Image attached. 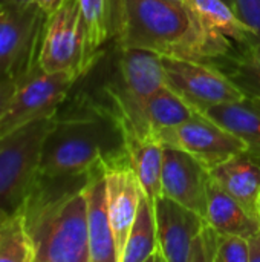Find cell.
Segmentation results:
<instances>
[{
    "mask_svg": "<svg viewBox=\"0 0 260 262\" xmlns=\"http://www.w3.org/2000/svg\"><path fill=\"white\" fill-rule=\"evenodd\" d=\"M115 40L120 49L207 63L228 57L233 48L228 37L207 31L178 0H118Z\"/></svg>",
    "mask_w": 260,
    "mask_h": 262,
    "instance_id": "cell-1",
    "label": "cell"
},
{
    "mask_svg": "<svg viewBox=\"0 0 260 262\" xmlns=\"http://www.w3.org/2000/svg\"><path fill=\"white\" fill-rule=\"evenodd\" d=\"M87 177L37 173L21 206L35 262H90Z\"/></svg>",
    "mask_w": 260,
    "mask_h": 262,
    "instance_id": "cell-2",
    "label": "cell"
},
{
    "mask_svg": "<svg viewBox=\"0 0 260 262\" xmlns=\"http://www.w3.org/2000/svg\"><path fill=\"white\" fill-rule=\"evenodd\" d=\"M123 147V132L107 104L78 95L55 114V124L41 147L38 172L49 177L86 173Z\"/></svg>",
    "mask_w": 260,
    "mask_h": 262,
    "instance_id": "cell-3",
    "label": "cell"
},
{
    "mask_svg": "<svg viewBox=\"0 0 260 262\" xmlns=\"http://www.w3.org/2000/svg\"><path fill=\"white\" fill-rule=\"evenodd\" d=\"M164 86H167V77L159 54L136 48L120 49L116 78L104 92L106 104L116 118L124 140L150 138L146 106Z\"/></svg>",
    "mask_w": 260,
    "mask_h": 262,
    "instance_id": "cell-4",
    "label": "cell"
},
{
    "mask_svg": "<svg viewBox=\"0 0 260 262\" xmlns=\"http://www.w3.org/2000/svg\"><path fill=\"white\" fill-rule=\"evenodd\" d=\"M54 124L55 115L0 137V210L21 209L38 173L44 138Z\"/></svg>",
    "mask_w": 260,
    "mask_h": 262,
    "instance_id": "cell-5",
    "label": "cell"
},
{
    "mask_svg": "<svg viewBox=\"0 0 260 262\" xmlns=\"http://www.w3.org/2000/svg\"><path fill=\"white\" fill-rule=\"evenodd\" d=\"M46 20L37 3H0V80L18 81L38 64Z\"/></svg>",
    "mask_w": 260,
    "mask_h": 262,
    "instance_id": "cell-6",
    "label": "cell"
},
{
    "mask_svg": "<svg viewBox=\"0 0 260 262\" xmlns=\"http://www.w3.org/2000/svg\"><path fill=\"white\" fill-rule=\"evenodd\" d=\"M78 77L67 71L46 72L40 63L18 80L15 92L0 117V137L35 120L54 117L70 95Z\"/></svg>",
    "mask_w": 260,
    "mask_h": 262,
    "instance_id": "cell-7",
    "label": "cell"
},
{
    "mask_svg": "<svg viewBox=\"0 0 260 262\" xmlns=\"http://www.w3.org/2000/svg\"><path fill=\"white\" fill-rule=\"evenodd\" d=\"M38 63L46 72L67 71L75 74L78 80L87 75L80 0H63L48 15Z\"/></svg>",
    "mask_w": 260,
    "mask_h": 262,
    "instance_id": "cell-8",
    "label": "cell"
},
{
    "mask_svg": "<svg viewBox=\"0 0 260 262\" xmlns=\"http://www.w3.org/2000/svg\"><path fill=\"white\" fill-rule=\"evenodd\" d=\"M162 64L167 86L198 112L247 97L228 74L207 61L162 57Z\"/></svg>",
    "mask_w": 260,
    "mask_h": 262,
    "instance_id": "cell-9",
    "label": "cell"
},
{
    "mask_svg": "<svg viewBox=\"0 0 260 262\" xmlns=\"http://www.w3.org/2000/svg\"><path fill=\"white\" fill-rule=\"evenodd\" d=\"M156 140L162 146L187 152L208 170L218 167L233 155L247 150V144L241 138L201 112L181 126L161 132Z\"/></svg>",
    "mask_w": 260,
    "mask_h": 262,
    "instance_id": "cell-10",
    "label": "cell"
},
{
    "mask_svg": "<svg viewBox=\"0 0 260 262\" xmlns=\"http://www.w3.org/2000/svg\"><path fill=\"white\" fill-rule=\"evenodd\" d=\"M103 169L106 175L107 210L113 239L116 246L118 261L124 252L129 232L138 213L141 200L146 196L143 186L132 167L126 147L103 158Z\"/></svg>",
    "mask_w": 260,
    "mask_h": 262,
    "instance_id": "cell-11",
    "label": "cell"
},
{
    "mask_svg": "<svg viewBox=\"0 0 260 262\" xmlns=\"http://www.w3.org/2000/svg\"><path fill=\"white\" fill-rule=\"evenodd\" d=\"M210 170L187 152L164 146L162 154V196H167L205 218Z\"/></svg>",
    "mask_w": 260,
    "mask_h": 262,
    "instance_id": "cell-12",
    "label": "cell"
},
{
    "mask_svg": "<svg viewBox=\"0 0 260 262\" xmlns=\"http://www.w3.org/2000/svg\"><path fill=\"white\" fill-rule=\"evenodd\" d=\"M158 246L166 262H188L193 241L207 220L195 210L159 196L155 203Z\"/></svg>",
    "mask_w": 260,
    "mask_h": 262,
    "instance_id": "cell-13",
    "label": "cell"
},
{
    "mask_svg": "<svg viewBox=\"0 0 260 262\" xmlns=\"http://www.w3.org/2000/svg\"><path fill=\"white\" fill-rule=\"evenodd\" d=\"M84 193L87 201L90 262H120L107 210L106 175L103 163H98L89 170Z\"/></svg>",
    "mask_w": 260,
    "mask_h": 262,
    "instance_id": "cell-14",
    "label": "cell"
},
{
    "mask_svg": "<svg viewBox=\"0 0 260 262\" xmlns=\"http://www.w3.org/2000/svg\"><path fill=\"white\" fill-rule=\"evenodd\" d=\"M210 177L260 223V155L242 150L211 169Z\"/></svg>",
    "mask_w": 260,
    "mask_h": 262,
    "instance_id": "cell-15",
    "label": "cell"
},
{
    "mask_svg": "<svg viewBox=\"0 0 260 262\" xmlns=\"http://www.w3.org/2000/svg\"><path fill=\"white\" fill-rule=\"evenodd\" d=\"M201 114L241 138L250 152L260 155V98L245 97L239 101L211 106Z\"/></svg>",
    "mask_w": 260,
    "mask_h": 262,
    "instance_id": "cell-16",
    "label": "cell"
},
{
    "mask_svg": "<svg viewBox=\"0 0 260 262\" xmlns=\"http://www.w3.org/2000/svg\"><path fill=\"white\" fill-rule=\"evenodd\" d=\"M205 220L221 233L238 235L247 239L260 230L259 221L250 216L247 210L213 180L208 183Z\"/></svg>",
    "mask_w": 260,
    "mask_h": 262,
    "instance_id": "cell-17",
    "label": "cell"
},
{
    "mask_svg": "<svg viewBox=\"0 0 260 262\" xmlns=\"http://www.w3.org/2000/svg\"><path fill=\"white\" fill-rule=\"evenodd\" d=\"M118 0H80L84 25L86 66L90 71L101 55V48L115 37Z\"/></svg>",
    "mask_w": 260,
    "mask_h": 262,
    "instance_id": "cell-18",
    "label": "cell"
},
{
    "mask_svg": "<svg viewBox=\"0 0 260 262\" xmlns=\"http://www.w3.org/2000/svg\"><path fill=\"white\" fill-rule=\"evenodd\" d=\"M124 147L147 200L155 207L156 200L162 196L161 175L164 146L152 138L132 137L124 140Z\"/></svg>",
    "mask_w": 260,
    "mask_h": 262,
    "instance_id": "cell-19",
    "label": "cell"
},
{
    "mask_svg": "<svg viewBox=\"0 0 260 262\" xmlns=\"http://www.w3.org/2000/svg\"><path fill=\"white\" fill-rule=\"evenodd\" d=\"M198 21L210 32L221 34L241 45L257 41L253 31L244 25L233 8L224 0H184Z\"/></svg>",
    "mask_w": 260,
    "mask_h": 262,
    "instance_id": "cell-20",
    "label": "cell"
},
{
    "mask_svg": "<svg viewBox=\"0 0 260 262\" xmlns=\"http://www.w3.org/2000/svg\"><path fill=\"white\" fill-rule=\"evenodd\" d=\"M166 262L158 246L155 207L147 196L139 203L136 218L129 232L120 262Z\"/></svg>",
    "mask_w": 260,
    "mask_h": 262,
    "instance_id": "cell-21",
    "label": "cell"
},
{
    "mask_svg": "<svg viewBox=\"0 0 260 262\" xmlns=\"http://www.w3.org/2000/svg\"><path fill=\"white\" fill-rule=\"evenodd\" d=\"M195 114H198L195 107L169 86H164L147 101L146 106V121L150 138L156 140L161 132L181 126Z\"/></svg>",
    "mask_w": 260,
    "mask_h": 262,
    "instance_id": "cell-22",
    "label": "cell"
},
{
    "mask_svg": "<svg viewBox=\"0 0 260 262\" xmlns=\"http://www.w3.org/2000/svg\"><path fill=\"white\" fill-rule=\"evenodd\" d=\"M0 262H35L25 215L20 210H0Z\"/></svg>",
    "mask_w": 260,
    "mask_h": 262,
    "instance_id": "cell-23",
    "label": "cell"
},
{
    "mask_svg": "<svg viewBox=\"0 0 260 262\" xmlns=\"http://www.w3.org/2000/svg\"><path fill=\"white\" fill-rule=\"evenodd\" d=\"M233 68L228 74L239 89L251 98H260V41L244 45L239 55L231 60Z\"/></svg>",
    "mask_w": 260,
    "mask_h": 262,
    "instance_id": "cell-24",
    "label": "cell"
},
{
    "mask_svg": "<svg viewBox=\"0 0 260 262\" xmlns=\"http://www.w3.org/2000/svg\"><path fill=\"white\" fill-rule=\"evenodd\" d=\"M221 235L222 233L219 230L207 223L193 241L188 262H215Z\"/></svg>",
    "mask_w": 260,
    "mask_h": 262,
    "instance_id": "cell-25",
    "label": "cell"
},
{
    "mask_svg": "<svg viewBox=\"0 0 260 262\" xmlns=\"http://www.w3.org/2000/svg\"><path fill=\"white\" fill-rule=\"evenodd\" d=\"M215 262H250L248 239L238 235H221Z\"/></svg>",
    "mask_w": 260,
    "mask_h": 262,
    "instance_id": "cell-26",
    "label": "cell"
},
{
    "mask_svg": "<svg viewBox=\"0 0 260 262\" xmlns=\"http://www.w3.org/2000/svg\"><path fill=\"white\" fill-rule=\"evenodd\" d=\"M233 11L260 41V0H233Z\"/></svg>",
    "mask_w": 260,
    "mask_h": 262,
    "instance_id": "cell-27",
    "label": "cell"
},
{
    "mask_svg": "<svg viewBox=\"0 0 260 262\" xmlns=\"http://www.w3.org/2000/svg\"><path fill=\"white\" fill-rule=\"evenodd\" d=\"M17 83L18 81H15V80H0V117L5 112V109L8 107V104L15 92Z\"/></svg>",
    "mask_w": 260,
    "mask_h": 262,
    "instance_id": "cell-28",
    "label": "cell"
},
{
    "mask_svg": "<svg viewBox=\"0 0 260 262\" xmlns=\"http://www.w3.org/2000/svg\"><path fill=\"white\" fill-rule=\"evenodd\" d=\"M250 246V262H260V230L248 238Z\"/></svg>",
    "mask_w": 260,
    "mask_h": 262,
    "instance_id": "cell-29",
    "label": "cell"
},
{
    "mask_svg": "<svg viewBox=\"0 0 260 262\" xmlns=\"http://www.w3.org/2000/svg\"><path fill=\"white\" fill-rule=\"evenodd\" d=\"M61 2H63V0H37V5L49 15V14H52V12L60 6Z\"/></svg>",
    "mask_w": 260,
    "mask_h": 262,
    "instance_id": "cell-30",
    "label": "cell"
},
{
    "mask_svg": "<svg viewBox=\"0 0 260 262\" xmlns=\"http://www.w3.org/2000/svg\"><path fill=\"white\" fill-rule=\"evenodd\" d=\"M0 3H9V5H18V6H29L32 3H37V0H0Z\"/></svg>",
    "mask_w": 260,
    "mask_h": 262,
    "instance_id": "cell-31",
    "label": "cell"
},
{
    "mask_svg": "<svg viewBox=\"0 0 260 262\" xmlns=\"http://www.w3.org/2000/svg\"><path fill=\"white\" fill-rule=\"evenodd\" d=\"M224 2H227V3H228V5H230L231 8H233V0H224Z\"/></svg>",
    "mask_w": 260,
    "mask_h": 262,
    "instance_id": "cell-32",
    "label": "cell"
},
{
    "mask_svg": "<svg viewBox=\"0 0 260 262\" xmlns=\"http://www.w3.org/2000/svg\"><path fill=\"white\" fill-rule=\"evenodd\" d=\"M178 2H184V0H178Z\"/></svg>",
    "mask_w": 260,
    "mask_h": 262,
    "instance_id": "cell-33",
    "label": "cell"
}]
</instances>
